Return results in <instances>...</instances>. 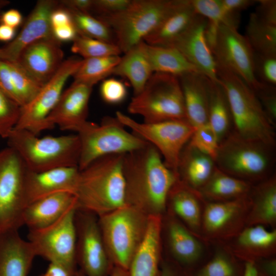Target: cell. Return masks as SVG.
<instances>
[{"label":"cell","mask_w":276,"mask_h":276,"mask_svg":"<svg viewBox=\"0 0 276 276\" xmlns=\"http://www.w3.org/2000/svg\"><path fill=\"white\" fill-rule=\"evenodd\" d=\"M123 172L126 204L148 216H163L168 193L178 176L166 166L157 150L147 142L125 154Z\"/></svg>","instance_id":"1"},{"label":"cell","mask_w":276,"mask_h":276,"mask_svg":"<svg viewBox=\"0 0 276 276\" xmlns=\"http://www.w3.org/2000/svg\"><path fill=\"white\" fill-rule=\"evenodd\" d=\"M124 155L99 157L79 170L75 192L77 210L99 217L126 204Z\"/></svg>","instance_id":"2"},{"label":"cell","mask_w":276,"mask_h":276,"mask_svg":"<svg viewBox=\"0 0 276 276\" xmlns=\"http://www.w3.org/2000/svg\"><path fill=\"white\" fill-rule=\"evenodd\" d=\"M217 75L228 99L233 131L245 139L276 146L275 126L266 117L256 94L240 78L218 65Z\"/></svg>","instance_id":"3"},{"label":"cell","mask_w":276,"mask_h":276,"mask_svg":"<svg viewBox=\"0 0 276 276\" xmlns=\"http://www.w3.org/2000/svg\"><path fill=\"white\" fill-rule=\"evenodd\" d=\"M275 146L242 138L233 131L219 145L214 159L222 171L252 185L273 175Z\"/></svg>","instance_id":"4"},{"label":"cell","mask_w":276,"mask_h":276,"mask_svg":"<svg viewBox=\"0 0 276 276\" xmlns=\"http://www.w3.org/2000/svg\"><path fill=\"white\" fill-rule=\"evenodd\" d=\"M7 139L8 146L18 154L32 172L78 167L80 142L77 134L39 137L27 130L14 129Z\"/></svg>","instance_id":"5"},{"label":"cell","mask_w":276,"mask_h":276,"mask_svg":"<svg viewBox=\"0 0 276 276\" xmlns=\"http://www.w3.org/2000/svg\"><path fill=\"white\" fill-rule=\"evenodd\" d=\"M149 217L127 204L98 217L103 241L114 266L128 269L145 238Z\"/></svg>","instance_id":"6"},{"label":"cell","mask_w":276,"mask_h":276,"mask_svg":"<svg viewBox=\"0 0 276 276\" xmlns=\"http://www.w3.org/2000/svg\"><path fill=\"white\" fill-rule=\"evenodd\" d=\"M177 2L178 0H131L123 10L97 17L109 26L116 45L125 53L143 41Z\"/></svg>","instance_id":"7"},{"label":"cell","mask_w":276,"mask_h":276,"mask_svg":"<svg viewBox=\"0 0 276 276\" xmlns=\"http://www.w3.org/2000/svg\"><path fill=\"white\" fill-rule=\"evenodd\" d=\"M127 109L141 116L145 123L188 121L179 79L167 74L154 73L143 90L133 97Z\"/></svg>","instance_id":"8"},{"label":"cell","mask_w":276,"mask_h":276,"mask_svg":"<svg viewBox=\"0 0 276 276\" xmlns=\"http://www.w3.org/2000/svg\"><path fill=\"white\" fill-rule=\"evenodd\" d=\"M77 134L80 142L79 170L99 157L125 154L147 143L135 133L126 130L116 117H105L99 124L87 121Z\"/></svg>","instance_id":"9"},{"label":"cell","mask_w":276,"mask_h":276,"mask_svg":"<svg viewBox=\"0 0 276 276\" xmlns=\"http://www.w3.org/2000/svg\"><path fill=\"white\" fill-rule=\"evenodd\" d=\"M77 207L68 210L58 220L44 228L29 229L28 241L37 256L62 268L68 276H76Z\"/></svg>","instance_id":"10"},{"label":"cell","mask_w":276,"mask_h":276,"mask_svg":"<svg viewBox=\"0 0 276 276\" xmlns=\"http://www.w3.org/2000/svg\"><path fill=\"white\" fill-rule=\"evenodd\" d=\"M28 170L13 149L8 146L0 150V234L18 231L23 225Z\"/></svg>","instance_id":"11"},{"label":"cell","mask_w":276,"mask_h":276,"mask_svg":"<svg viewBox=\"0 0 276 276\" xmlns=\"http://www.w3.org/2000/svg\"><path fill=\"white\" fill-rule=\"evenodd\" d=\"M116 117L125 127L153 146L166 166L177 174L181 152L195 128L186 121L141 123L120 111L116 112Z\"/></svg>","instance_id":"12"},{"label":"cell","mask_w":276,"mask_h":276,"mask_svg":"<svg viewBox=\"0 0 276 276\" xmlns=\"http://www.w3.org/2000/svg\"><path fill=\"white\" fill-rule=\"evenodd\" d=\"M161 233L165 250L163 256L178 266L186 276L201 266L211 255V243L195 234L168 211L162 217Z\"/></svg>","instance_id":"13"},{"label":"cell","mask_w":276,"mask_h":276,"mask_svg":"<svg viewBox=\"0 0 276 276\" xmlns=\"http://www.w3.org/2000/svg\"><path fill=\"white\" fill-rule=\"evenodd\" d=\"M238 29L219 25L210 45L217 65L240 78L256 94L266 85L257 78L255 72V52L245 36Z\"/></svg>","instance_id":"14"},{"label":"cell","mask_w":276,"mask_h":276,"mask_svg":"<svg viewBox=\"0 0 276 276\" xmlns=\"http://www.w3.org/2000/svg\"><path fill=\"white\" fill-rule=\"evenodd\" d=\"M82 60L70 58L63 61L55 74L35 97L21 107L19 119L14 129L27 130L36 135L51 129L47 119L57 103L67 80L77 71Z\"/></svg>","instance_id":"15"},{"label":"cell","mask_w":276,"mask_h":276,"mask_svg":"<svg viewBox=\"0 0 276 276\" xmlns=\"http://www.w3.org/2000/svg\"><path fill=\"white\" fill-rule=\"evenodd\" d=\"M76 257L77 266L85 276H109L113 265L106 251L98 217L77 210Z\"/></svg>","instance_id":"16"},{"label":"cell","mask_w":276,"mask_h":276,"mask_svg":"<svg viewBox=\"0 0 276 276\" xmlns=\"http://www.w3.org/2000/svg\"><path fill=\"white\" fill-rule=\"evenodd\" d=\"M250 206L249 195L227 201H205L201 237L209 242H225L235 237L246 226Z\"/></svg>","instance_id":"17"},{"label":"cell","mask_w":276,"mask_h":276,"mask_svg":"<svg viewBox=\"0 0 276 276\" xmlns=\"http://www.w3.org/2000/svg\"><path fill=\"white\" fill-rule=\"evenodd\" d=\"M208 20L197 15L189 27L167 46L177 49L197 70L218 81L217 64L206 38Z\"/></svg>","instance_id":"18"},{"label":"cell","mask_w":276,"mask_h":276,"mask_svg":"<svg viewBox=\"0 0 276 276\" xmlns=\"http://www.w3.org/2000/svg\"><path fill=\"white\" fill-rule=\"evenodd\" d=\"M93 87L87 84L74 81L64 90L47 119L50 129L57 125L61 130L77 133L87 122Z\"/></svg>","instance_id":"19"},{"label":"cell","mask_w":276,"mask_h":276,"mask_svg":"<svg viewBox=\"0 0 276 276\" xmlns=\"http://www.w3.org/2000/svg\"><path fill=\"white\" fill-rule=\"evenodd\" d=\"M58 5L59 1L55 0L37 1L17 35L0 48V59L16 62L21 52L29 45L43 38L53 37L50 17Z\"/></svg>","instance_id":"20"},{"label":"cell","mask_w":276,"mask_h":276,"mask_svg":"<svg viewBox=\"0 0 276 276\" xmlns=\"http://www.w3.org/2000/svg\"><path fill=\"white\" fill-rule=\"evenodd\" d=\"M60 43L54 37L36 41L21 52L16 62L44 84L55 74L64 61Z\"/></svg>","instance_id":"21"},{"label":"cell","mask_w":276,"mask_h":276,"mask_svg":"<svg viewBox=\"0 0 276 276\" xmlns=\"http://www.w3.org/2000/svg\"><path fill=\"white\" fill-rule=\"evenodd\" d=\"M223 243L245 262L275 256L276 228L262 225L246 226L237 236Z\"/></svg>","instance_id":"22"},{"label":"cell","mask_w":276,"mask_h":276,"mask_svg":"<svg viewBox=\"0 0 276 276\" xmlns=\"http://www.w3.org/2000/svg\"><path fill=\"white\" fill-rule=\"evenodd\" d=\"M79 174L78 167H60L41 172L29 170L25 182L27 205L58 193L75 194Z\"/></svg>","instance_id":"23"},{"label":"cell","mask_w":276,"mask_h":276,"mask_svg":"<svg viewBox=\"0 0 276 276\" xmlns=\"http://www.w3.org/2000/svg\"><path fill=\"white\" fill-rule=\"evenodd\" d=\"M205 202L198 191L188 187L177 178L168 193L166 211L201 237V226Z\"/></svg>","instance_id":"24"},{"label":"cell","mask_w":276,"mask_h":276,"mask_svg":"<svg viewBox=\"0 0 276 276\" xmlns=\"http://www.w3.org/2000/svg\"><path fill=\"white\" fill-rule=\"evenodd\" d=\"M36 257L18 230L0 234V276H28Z\"/></svg>","instance_id":"25"},{"label":"cell","mask_w":276,"mask_h":276,"mask_svg":"<svg viewBox=\"0 0 276 276\" xmlns=\"http://www.w3.org/2000/svg\"><path fill=\"white\" fill-rule=\"evenodd\" d=\"M162 217H149L145 238L130 263L128 276H160L163 255Z\"/></svg>","instance_id":"26"},{"label":"cell","mask_w":276,"mask_h":276,"mask_svg":"<svg viewBox=\"0 0 276 276\" xmlns=\"http://www.w3.org/2000/svg\"><path fill=\"white\" fill-rule=\"evenodd\" d=\"M74 207L77 208V199L72 193L61 192L44 197L26 206L22 215V224L29 229L45 227Z\"/></svg>","instance_id":"27"},{"label":"cell","mask_w":276,"mask_h":276,"mask_svg":"<svg viewBox=\"0 0 276 276\" xmlns=\"http://www.w3.org/2000/svg\"><path fill=\"white\" fill-rule=\"evenodd\" d=\"M178 78L188 122L194 128L208 123L210 79L197 72L188 73Z\"/></svg>","instance_id":"28"},{"label":"cell","mask_w":276,"mask_h":276,"mask_svg":"<svg viewBox=\"0 0 276 276\" xmlns=\"http://www.w3.org/2000/svg\"><path fill=\"white\" fill-rule=\"evenodd\" d=\"M43 85L17 62L0 59V89L21 107L29 103Z\"/></svg>","instance_id":"29"},{"label":"cell","mask_w":276,"mask_h":276,"mask_svg":"<svg viewBox=\"0 0 276 276\" xmlns=\"http://www.w3.org/2000/svg\"><path fill=\"white\" fill-rule=\"evenodd\" d=\"M246 226L262 225L276 228V175L253 185Z\"/></svg>","instance_id":"30"},{"label":"cell","mask_w":276,"mask_h":276,"mask_svg":"<svg viewBox=\"0 0 276 276\" xmlns=\"http://www.w3.org/2000/svg\"><path fill=\"white\" fill-rule=\"evenodd\" d=\"M197 15L191 0H178L174 8L143 41L150 45L167 46L189 27Z\"/></svg>","instance_id":"31"},{"label":"cell","mask_w":276,"mask_h":276,"mask_svg":"<svg viewBox=\"0 0 276 276\" xmlns=\"http://www.w3.org/2000/svg\"><path fill=\"white\" fill-rule=\"evenodd\" d=\"M216 167L211 157L188 142L179 157L177 175L181 181L198 191L209 179Z\"/></svg>","instance_id":"32"},{"label":"cell","mask_w":276,"mask_h":276,"mask_svg":"<svg viewBox=\"0 0 276 276\" xmlns=\"http://www.w3.org/2000/svg\"><path fill=\"white\" fill-rule=\"evenodd\" d=\"M142 41L126 53L112 74L128 80L132 87L134 96L139 94L154 73L146 55Z\"/></svg>","instance_id":"33"},{"label":"cell","mask_w":276,"mask_h":276,"mask_svg":"<svg viewBox=\"0 0 276 276\" xmlns=\"http://www.w3.org/2000/svg\"><path fill=\"white\" fill-rule=\"evenodd\" d=\"M252 186L216 167L209 179L198 192L205 201H227L247 196Z\"/></svg>","instance_id":"34"},{"label":"cell","mask_w":276,"mask_h":276,"mask_svg":"<svg viewBox=\"0 0 276 276\" xmlns=\"http://www.w3.org/2000/svg\"><path fill=\"white\" fill-rule=\"evenodd\" d=\"M144 47L153 73L172 75L177 77L191 73H200L175 48L153 45L145 41Z\"/></svg>","instance_id":"35"},{"label":"cell","mask_w":276,"mask_h":276,"mask_svg":"<svg viewBox=\"0 0 276 276\" xmlns=\"http://www.w3.org/2000/svg\"><path fill=\"white\" fill-rule=\"evenodd\" d=\"M211 255L201 266L187 276H242L244 262L221 242H210Z\"/></svg>","instance_id":"36"},{"label":"cell","mask_w":276,"mask_h":276,"mask_svg":"<svg viewBox=\"0 0 276 276\" xmlns=\"http://www.w3.org/2000/svg\"><path fill=\"white\" fill-rule=\"evenodd\" d=\"M208 123L217 134L219 143L232 131V114L226 93L219 81L211 79Z\"/></svg>","instance_id":"37"},{"label":"cell","mask_w":276,"mask_h":276,"mask_svg":"<svg viewBox=\"0 0 276 276\" xmlns=\"http://www.w3.org/2000/svg\"><path fill=\"white\" fill-rule=\"evenodd\" d=\"M246 38L255 53L276 57V24L250 13L246 28Z\"/></svg>","instance_id":"38"},{"label":"cell","mask_w":276,"mask_h":276,"mask_svg":"<svg viewBox=\"0 0 276 276\" xmlns=\"http://www.w3.org/2000/svg\"><path fill=\"white\" fill-rule=\"evenodd\" d=\"M196 12L208 20L206 36L209 39L214 37L218 27L224 24L238 29L240 14L226 12L221 0H191Z\"/></svg>","instance_id":"39"},{"label":"cell","mask_w":276,"mask_h":276,"mask_svg":"<svg viewBox=\"0 0 276 276\" xmlns=\"http://www.w3.org/2000/svg\"><path fill=\"white\" fill-rule=\"evenodd\" d=\"M119 55L83 59L77 71L73 75L74 81L94 86L112 74L119 62Z\"/></svg>","instance_id":"40"},{"label":"cell","mask_w":276,"mask_h":276,"mask_svg":"<svg viewBox=\"0 0 276 276\" xmlns=\"http://www.w3.org/2000/svg\"><path fill=\"white\" fill-rule=\"evenodd\" d=\"M67 9L71 14L79 34L116 44L115 38L111 30L103 20L90 13Z\"/></svg>","instance_id":"41"},{"label":"cell","mask_w":276,"mask_h":276,"mask_svg":"<svg viewBox=\"0 0 276 276\" xmlns=\"http://www.w3.org/2000/svg\"><path fill=\"white\" fill-rule=\"evenodd\" d=\"M71 51L84 59L119 55L122 53L116 44L80 34L73 41Z\"/></svg>","instance_id":"42"},{"label":"cell","mask_w":276,"mask_h":276,"mask_svg":"<svg viewBox=\"0 0 276 276\" xmlns=\"http://www.w3.org/2000/svg\"><path fill=\"white\" fill-rule=\"evenodd\" d=\"M21 107L0 89V137L7 139L19 120Z\"/></svg>","instance_id":"43"},{"label":"cell","mask_w":276,"mask_h":276,"mask_svg":"<svg viewBox=\"0 0 276 276\" xmlns=\"http://www.w3.org/2000/svg\"><path fill=\"white\" fill-rule=\"evenodd\" d=\"M188 143L215 159L219 141L217 134L207 123L195 128Z\"/></svg>","instance_id":"44"},{"label":"cell","mask_w":276,"mask_h":276,"mask_svg":"<svg viewBox=\"0 0 276 276\" xmlns=\"http://www.w3.org/2000/svg\"><path fill=\"white\" fill-rule=\"evenodd\" d=\"M255 72L262 83L275 86L276 85V57L255 53Z\"/></svg>","instance_id":"45"},{"label":"cell","mask_w":276,"mask_h":276,"mask_svg":"<svg viewBox=\"0 0 276 276\" xmlns=\"http://www.w3.org/2000/svg\"><path fill=\"white\" fill-rule=\"evenodd\" d=\"M102 99L109 104H118L123 102L127 95L125 84L115 78H109L102 81L100 87Z\"/></svg>","instance_id":"46"},{"label":"cell","mask_w":276,"mask_h":276,"mask_svg":"<svg viewBox=\"0 0 276 276\" xmlns=\"http://www.w3.org/2000/svg\"><path fill=\"white\" fill-rule=\"evenodd\" d=\"M262 108L270 122L275 126L276 95L275 86L267 85L256 93Z\"/></svg>","instance_id":"47"},{"label":"cell","mask_w":276,"mask_h":276,"mask_svg":"<svg viewBox=\"0 0 276 276\" xmlns=\"http://www.w3.org/2000/svg\"><path fill=\"white\" fill-rule=\"evenodd\" d=\"M131 1V0H93L91 12H94L97 14L96 17L113 14L125 9Z\"/></svg>","instance_id":"48"},{"label":"cell","mask_w":276,"mask_h":276,"mask_svg":"<svg viewBox=\"0 0 276 276\" xmlns=\"http://www.w3.org/2000/svg\"><path fill=\"white\" fill-rule=\"evenodd\" d=\"M255 13L263 18L276 24V1L275 0L257 1Z\"/></svg>","instance_id":"49"},{"label":"cell","mask_w":276,"mask_h":276,"mask_svg":"<svg viewBox=\"0 0 276 276\" xmlns=\"http://www.w3.org/2000/svg\"><path fill=\"white\" fill-rule=\"evenodd\" d=\"M51 30L53 37L59 42L73 41L79 34L74 23Z\"/></svg>","instance_id":"50"},{"label":"cell","mask_w":276,"mask_h":276,"mask_svg":"<svg viewBox=\"0 0 276 276\" xmlns=\"http://www.w3.org/2000/svg\"><path fill=\"white\" fill-rule=\"evenodd\" d=\"M254 263L259 276H276L275 256L261 259Z\"/></svg>","instance_id":"51"},{"label":"cell","mask_w":276,"mask_h":276,"mask_svg":"<svg viewBox=\"0 0 276 276\" xmlns=\"http://www.w3.org/2000/svg\"><path fill=\"white\" fill-rule=\"evenodd\" d=\"M221 2L225 11L233 14H240L242 10L257 3V1L251 0H221Z\"/></svg>","instance_id":"52"},{"label":"cell","mask_w":276,"mask_h":276,"mask_svg":"<svg viewBox=\"0 0 276 276\" xmlns=\"http://www.w3.org/2000/svg\"><path fill=\"white\" fill-rule=\"evenodd\" d=\"M59 3L68 9L91 14L93 0H64L59 1Z\"/></svg>","instance_id":"53"},{"label":"cell","mask_w":276,"mask_h":276,"mask_svg":"<svg viewBox=\"0 0 276 276\" xmlns=\"http://www.w3.org/2000/svg\"><path fill=\"white\" fill-rule=\"evenodd\" d=\"M22 21V16L21 13L16 9H10L3 12L0 23L16 29L21 25Z\"/></svg>","instance_id":"54"},{"label":"cell","mask_w":276,"mask_h":276,"mask_svg":"<svg viewBox=\"0 0 276 276\" xmlns=\"http://www.w3.org/2000/svg\"><path fill=\"white\" fill-rule=\"evenodd\" d=\"M160 276H186V275L178 266L163 255Z\"/></svg>","instance_id":"55"},{"label":"cell","mask_w":276,"mask_h":276,"mask_svg":"<svg viewBox=\"0 0 276 276\" xmlns=\"http://www.w3.org/2000/svg\"><path fill=\"white\" fill-rule=\"evenodd\" d=\"M15 36V29L0 24V41L4 42L11 41Z\"/></svg>","instance_id":"56"},{"label":"cell","mask_w":276,"mask_h":276,"mask_svg":"<svg viewBox=\"0 0 276 276\" xmlns=\"http://www.w3.org/2000/svg\"><path fill=\"white\" fill-rule=\"evenodd\" d=\"M39 276H68V275L61 267L50 263L45 272Z\"/></svg>","instance_id":"57"},{"label":"cell","mask_w":276,"mask_h":276,"mask_svg":"<svg viewBox=\"0 0 276 276\" xmlns=\"http://www.w3.org/2000/svg\"><path fill=\"white\" fill-rule=\"evenodd\" d=\"M242 276H259L258 269L254 262H245Z\"/></svg>","instance_id":"58"},{"label":"cell","mask_w":276,"mask_h":276,"mask_svg":"<svg viewBox=\"0 0 276 276\" xmlns=\"http://www.w3.org/2000/svg\"><path fill=\"white\" fill-rule=\"evenodd\" d=\"M109 276H128V271L120 267L113 266Z\"/></svg>","instance_id":"59"},{"label":"cell","mask_w":276,"mask_h":276,"mask_svg":"<svg viewBox=\"0 0 276 276\" xmlns=\"http://www.w3.org/2000/svg\"><path fill=\"white\" fill-rule=\"evenodd\" d=\"M10 1L7 0H0V10L10 4Z\"/></svg>","instance_id":"60"},{"label":"cell","mask_w":276,"mask_h":276,"mask_svg":"<svg viewBox=\"0 0 276 276\" xmlns=\"http://www.w3.org/2000/svg\"><path fill=\"white\" fill-rule=\"evenodd\" d=\"M76 276H85V275L80 270L78 269Z\"/></svg>","instance_id":"61"},{"label":"cell","mask_w":276,"mask_h":276,"mask_svg":"<svg viewBox=\"0 0 276 276\" xmlns=\"http://www.w3.org/2000/svg\"><path fill=\"white\" fill-rule=\"evenodd\" d=\"M3 13V11H2V10H0V18H1V15Z\"/></svg>","instance_id":"62"}]
</instances>
